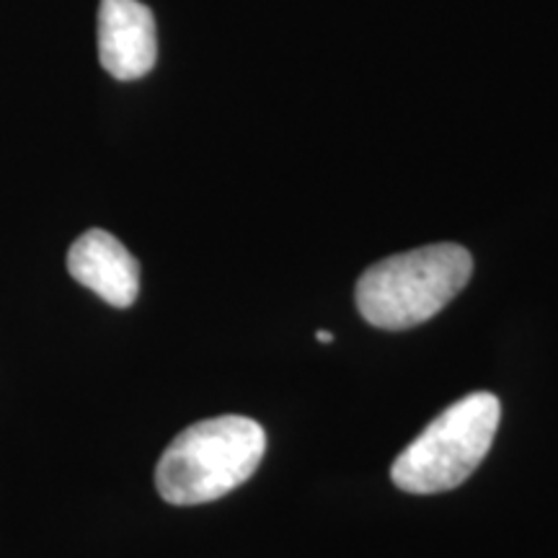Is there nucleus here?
Returning a JSON list of instances; mask_svg holds the SVG:
<instances>
[{
    "label": "nucleus",
    "mask_w": 558,
    "mask_h": 558,
    "mask_svg": "<svg viewBox=\"0 0 558 558\" xmlns=\"http://www.w3.org/2000/svg\"><path fill=\"white\" fill-rule=\"evenodd\" d=\"M267 435L248 416L226 414L186 427L158 460L156 486L169 505H207L254 476Z\"/></svg>",
    "instance_id": "obj_1"
},
{
    "label": "nucleus",
    "mask_w": 558,
    "mask_h": 558,
    "mask_svg": "<svg viewBox=\"0 0 558 558\" xmlns=\"http://www.w3.org/2000/svg\"><path fill=\"white\" fill-rule=\"evenodd\" d=\"M473 275L469 248L432 243L393 254L360 277L354 300L362 318L383 331H407L437 316Z\"/></svg>",
    "instance_id": "obj_2"
},
{
    "label": "nucleus",
    "mask_w": 558,
    "mask_h": 558,
    "mask_svg": "<svg viewBox=\"0 0 558 558\" xmlns=\"http://www.w3.org/2000/svg\"><path fill=\"white\" fill-rule=\"evenodd\" d=\"M501 403L494 393L465 396L432 418L399 458L390 478L401 492L439 494L463 484L492 450L499 429Z\"/></svg>",
    "instance_id": "obj_3"
},
{
    "label": "nucleus",
    "mask_w": 558,
    "mask_h": 558,
    "mask_svg": "<svg viewBox=\"0 0 558 558\" xmlns=\"http://www.w3.org/2000/svg\"><path fill=\"white\" fill-rule=\"evenodd\" d=\"M158 58L156 19L140 0H101L99 60L111 78L137 81Z\"/></svg>",
    "instance_id": "obj_4"
},
{
    "label": "nucleus",
    "mask_w": 558,
    "mask_h": 558,
    "mask_svg": "<svg viewBox=\"0 0 558 558\" xmlns=\"http://www.w3.org/2000/svg\"><path fill=\"white\" fill-rule=\"evenodd\" d=\"M68 271L114 308H130L140 292V264L122 241L90 228L68 251Z\"/></svg>",
    "instance_id": "obj_5"
},
{
    "label": "nucleus",
    "mask_w": 558,
    "mask_h": 558,
    "mask_svg": "<svg viewBox=\"0 0 558 558\" xmlns=\"http://www.w3.org/2000/svg\"><path fill=\"white\" fill-rule=\"evenodd\" d=\"M316 339L320 341V344H331V341H333V337H331L329 331H318V333H316Z\"/></svg>",
    "instance_id": "obj_6"
}]
</instances>
